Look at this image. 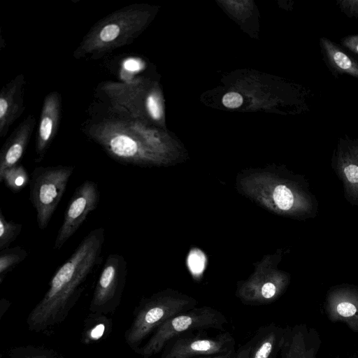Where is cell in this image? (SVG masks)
<instances>
[{"label": "cell", "mask_w": 358, "mask_h": 358, "mask_svg": "<svg viewBox=\"0 0 358 358\" xmlns=\"http://www.w3.org/2000/svg\"><path fill=\"white\" fill-rule=\"evenodd\" d=\"M282 358H315V350L310 346L302 330H285L281 350Z\"/></svg>", "instance_id": "30bf717a"}, {"label": "cell", "mask_w": 358, "mask_h": 358, "mask_svg": "<svg viewBox=\"0 0 358 358\" xmlns=\"http://www.w3.org/2000/svg\"><path fill=\"white\" fill-rule=\"evenodd\" d=\"M108 147L110 152L117 158L129 163H136L143 157L136 141L126 135H117L112 138Z\"/></svg>", "instance_id": "8fae6325"}, {"label": "cell", "mask_w": 358, "mask_h": 358, "mask_svg": "<svg viewBox=\"0 0 358 358\" xmlns=\"http://www.w3.org/2000/svg\"><path fill=\"white\" fill-rule=\"evenodd\" d=\"M8 107V103L6 101L1 98L0 99V117L2 118L3 115L6 114V110Z\"/></svg>", "instance_id": "4316f807"}, {"label": "cell", "mask_w": 358, "mask_h": 358, "mask_svg": "<svg viewBox=\"0 0 358 358\" xmlns=\"http://www.w3.org/2000/svg\"><path fill=\"white\" fill-rule=\"evenodd\" d=\"M127 275V263L117 253L110 254L103 265L90 304L95 313H106L117 305Z\"/></svg>", "instance_id": "8992f818"}, {"label": "cell", "mask_w": 358, "mask_h": 358, "mask_svg": "<svg viewBox=\"0 0 358 358\" xmlns=\"http://www.w3.org/2000/svg\"><path fill=\"white\" fill-rule=\"evenodd\" d=\"M99 198L98 185L94 181L86 180L76 189L64 212L63 222L54 243V250H60L77 231L89 214L96 208Z\"/></svg>", "instance_id": "52a82bcc"}, {"label": "cell", "mask_w": 358, "mask_h": 358, "mask_svg": "<svg viewBox=\"0 0 358 358\" xmlns=\"http://www.w3.org/2000/svg\"><path fill=\"white\" fill-rule=\"evenodd\" d=\"M52 122L48 117H44L40 127V136L43 141H47L52 133Z\"/></svg>", "instance_id": "7402d4cb"}, {"label": "cell", "mask_w": 358, "mask_h": 358, "mask_svg": "<svg viewBox=\"0 0 358 358\" xmlns=\"http://www.w3.org/2000/svg\"><path fill=\"white\" fill-rule=\"evenodd\" d=\"M147 106L148 109L153 118L158 119L160 117L162 113L161 108L155 96H148L147 99Z\"/></svg>", "instance_id": "603a6c76"}, {"label": "cell", "mask_w": 358, "mask_h": 358, "mask_svg": "<svg viewBox=\"0 0 358 358\" xmlns=\"http://www.w3.org/2000/svg\"><path fill=\"white\" fill-rule=\"evenodd\" d=\"M273 196L275 204L281 210H289L293 206L294 196L292 192L285 185H278L273 191Z\"/></svg>", "instance_id": "e0dca14e"}, {"label": "cell", "mask_w": 358, "mask_h": 358, "mask_svg": "<svg viewBox=\"0 0 358 358\" xmlns=\"http://www.w3.org/2000/svg\"><path fill=\"white\" fill-rule=\"evenodd\" d=\"M27 252L20 246L8 248L0 252V283L6 275L27 257Z\"/></svg>", "instance_id": "4fadbf2b"}, {"label": "cell", "mask_w": 358, "mask_h": 358, "mask_svg": "<svg viewBox=\"0 0 358 358\" xmlns=\"http://www.w3.org/2000/svg\"><path fill=\"white\" fill-rule=\"evenodd\" d=\"M188 266L194 274L201 273L205 266L204 255L200 250H192L188 257Z\"/></svg>", "instance_id": "ac0fdd59"}, {"label": "cell", "mask_w": 358, "mask_h": 358, "mask_svg": "<svg viewBox=\"0 0 358 358\" xmlns=\"http://www.w3.org/2000/svg\"><path fill=\"white\" fill-rule=\"evenodd\" d=\"M120 28L116 24H108L106 26L100 33V37L103 41H111L119 34Z\"/></svg>", "instance_id": "44dd1931"}, {"label": "cell", "mask_w": 358, "mask_h": 358, "mask_svg": "<svg viewBox=\"0 0 358 358\" xmlns=\"http://www.w3.org/2000/svg\"><path fill=\"white\" fill-rule=\"evenodd\" d=\"M235 339L229 332L208 335L204 331L185 334L170 340L161 358H196L235 351Z\"/></svg>", "instance_id": "5b68a950"}, {"label": "cell", "mask_w": 358, "mask_h": 358, "mask_svg": "<svg viewBox=\"0 0 358 358\" xmlns=\"http://www.w3.org/2000/svg\"><path fill=\"white\" fill-rule=\"evenodd\" d=\"M105 230L93 229L52 276L43 299L27 318L29 329L42 331L61 322L83 292L86 282L103 259Z\"/></svg>", "instance_id": "6da1fadb"}, {"label": "cell", "mask_w": 358, "mask_h": 358, "mask_svg": "<svg viewBox=\"0 0 358 358\" xmlns=\"http://www.w3.org/2000/svg\"><path fill=\"white\" fill-rule=\"evenodd\" d=\"M73 166L37 167L30 175L29 199L38 227L47 228L73 174Z\"/></svg>", "instance_id": "277c9868"}, {"label": "cell", "mask_w": 358, "mask_h": 358, "mask_svg": "<svg viewBox=\"0 0 358 358\" xmlns=\"http://www.w3.org/2000/svg\"><path fill=\"white\" fill-rule=\"evenodd\" d=\"M0 182L13 192H19L30 182V176L21 165H15L6 169L0 174Z\"/></svg>", "instance_id": "7c38bea8"}, {"label": "cell", "mask_w": 358, "mask_h": 358, "mask_svg": "<svg viewBox=\"0 0 358 358\" xmlns=\"http://www.w3.org/2000/svg\"><path fill=\"white\" fill-rule=\"evenodd\" d=\"M8 358H59L53 351L41 348H23L13 351Z\"/></svg>", "instance_id": "2e32d148"}, {"label": "cell", "mask_w": 358, "mask_h": 358, "mask_svg": "<svg viewBox=\"0 0 358 358\" xmlns=\"http://www.w3.org/2000/svg\"><path fill=\"white\" fill-rule=\"evenodd\" d=\"M22 229V225L13 221H8L0 209V250L9 248L17 238Z\"/></svg>", "instance_id": "5bb4252c"}, {"label": "cell", "mask_w": 358, "mask_h": 358, "mask_svg": "<svg viewBox=\"0 0 358 358\" xmlns=\"http://www.w3.org/2000/svg\"><path fill=\"white\" fill-rule=\"evenodd\" d=\"M344 173L347 179L352 183H358V166L350 164L345 167Z\"/></svg>", "instance_id": "cb8c5ba5"}, {"label": "cell", "mask_w": 358, "mask_h": 358, "mask_svg": "<svg viewBox=\"0 0 358 358\" xmlns=\"http://www.w3.org/2000/svg\"><path fill=\"white\" fill-rule=\"evenodd\" d=\"M196 305L193 299L171 294H159L146 299L141 303L125 334L127 343L131 347L138 345L170 318L195 308Z\"/></svg>", "instance_id": "3957f363"}, {"label": "cell", "mask_w": 358, "mask_h": 358, "mask_svg": "<svg viewBox=\"0 0 358 358\" xmlns=\"http://www.w3.org/2000/svg\"><path fill=\"white\" fill-rule=\"evenodd\" d=\"M285 329L275 324L259 328L253 336L236 351L235 358H277Z\"/></svg>", "instance_id": "ba28073f"}, {"label": "cell", "mask_w": 358, "mask_h": 358, "mask_svg": "<svg viewBox=\"0 0 358 358\" xmlns=\"http://www.w3.org/2000/svg\"><path fill=\"white\" fill-rule=\"evenodd\" d=\"M227 324L226 317L210 307L193 308L170 318L160 326L138 351L143 358H149L161 351L172 338L185 334L223 330Z\"/></svg>", "instance_id": "7a4b0ae2"}, {"label": "cell", "mask_w": 358, "mask_h": 358, "mask_svg": "<svg viewBox=\"0 0 358 358\" xmlns=\"http://www.w3.org/2000/svg\"><path fill=\"white\" fill-rule=\"evenodd\" d=\"M327 48L331 60L338 69L358 76V64L352 60L348 55L333 46L331 43L327 44Z\"/></svg>", "instance_id": "9a60e30c"}, {"label": "cell", "mask_w": 358, "mask_h": 358, "mask_svg": "<svg viewBox=\"0 0 358 358\" xmlns=\"http://www.w3.org/2000/svg\"><path fill=\"white\" fill-rule=\"evenodd\" d=\"M106 323L104 322H98L88 330L85 336V342L96 341L101 339L106 331Z\"/></svg>", "instance_id": "d6986e66"}, {"label": "cell", "mask_w": 358, "mask_h": 358, "mask_svg": "<svg viewBox=\"0 0 358 358\" xmlns=\"http://www.w3.org/2000/svg\"><path fill=\"white\" fill-rule=\"evenodd\" d=\"M125 69L131 71H138L142 68V64L140 62L135 59L127 60L124 64Z\"/></svg>", "instance_id": "d4e9b609"}, {"label": "cell", "mask_w": 358, "mask_h": 358, "mask_svg": "<svg viewBox=\"0 0 358 358\" xmlns=\"http://www.w3.org/2000/svg\"><path fill=\"white\" fill-rule=\"evenodd\" d=\"M327 312L331 320L345 322L358 332V296L347 293L335 295L329 300Z\"/></svg>", "instance_id": "9c48e42d"}, {"label": "cell", "mask_w": 358, "mask_h": 358, "mask_svg": "<svg viewBox=\"0 0 358 358\" xmlns=\"http://www.w3.org/2000/svg\"><path fill=\"white\" fill-rule=\"evenodd\" d=\"M236 351V350L225 354L199 357L196 358H235Z\"/></svg>", "instance_id": "484cf974"}, {"label": "cell", "mask_w": 358, "mask_h": 358, "mask_svg": "<svg viewBox=\"0 0 358 358\" xmlns=\"http://www.w3.org/2000/svg\"><path fill=\"white\" fill-rule=\"evenodd\" d=\"M355 48L356 51L358 52V42L356 43Z\"/></svg>", "instance_id": "83f0119b"}, {"label": "cell", "mask_w": 358, "mask_h": 358, "mask_svg": "<svg viewBox=\"0 0 358 358\" xmlns=\"http://www.w3.org/2000/svg\"><path fill=\"white\" fill-rule=\"evenodd\" d=\"M222 103L227 108H235L242 104L243 99L238 93L229 92L223 96Z\"/></svg>", "instance_id": "ffe728a7"}]
</instances>
